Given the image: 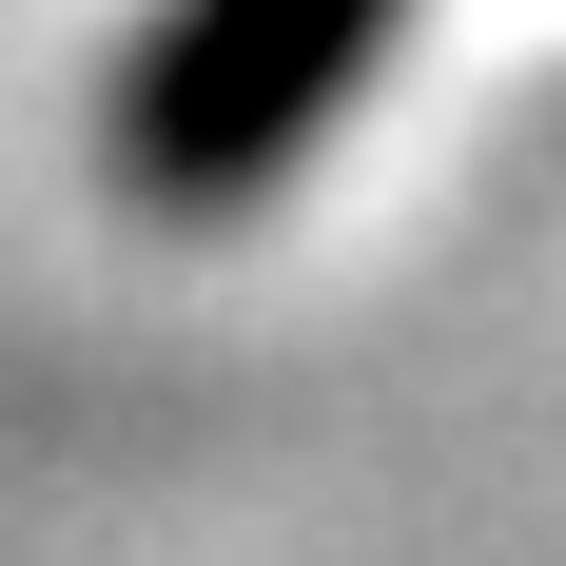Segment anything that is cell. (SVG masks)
<instances>
[{
	"label": "cell",
	"mask_w": 566,
	"mask_h": 566,
	"mask_svg": "<svg viewBox=\"0 0 566 566\" xmlns=\"http://www.w3.org/2000/svg\"><path fill=\"white\" fill-rule=\"evenodd\" d=\"M391 0H176L117 59V176L137 196H254V176L352 98Z\"/></svg>",
	"instance_id": "cell-1"
}]
</instances>
